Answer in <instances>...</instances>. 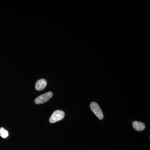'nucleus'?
<instances>
[{
  "mask_svg": "<svg viewBox=\"0 0 150 150\" xmlns=\"http://www.w3.org/2000/svg\"><path fill=\"white\" fill-rule=\"evenodd\" d=\"M64 116L65 113L64 111L61 110H56L53 112L49 118V122L51 123H56L62 120Z\"/></svg>",
  "mask_w": 150,
  "mask_h": 150,
  "instance_id": "f257e3e1",
  "label": "nucleus"
},
{
  "mask_svg": "<svg viewBox=\"0 0 150 150\" xmlns=\"http://www.w3.org/2000/svg\"><path fill=\"white\" fill-rule=\"evenodd\" d=\"M53 95V93L52 92H48L38 97L35 98L34 101L36 104H43L51 99Z\"/></svg>",
  "mask_w": 150,
  "mask_h": 150,
  "instance_id": "f03ea898",
  "label": "nucleus"
},
{
  "mask_svg": "<svg viewBox=\"0 0 150 150\" xmlns=\"http://www.w3.org/2000/svg\"><path fill=\"white\" fill-rule=\"evenodd\" d=\"M91 109L100 120H102L103 118V114L99 105L96 102H93L91 103Z\"/></svg>",
  "mask_w": 150,
  "mask_h": 150,
  "instance_id": "7ed1b4c3",
  "label": "nucleus"
},
{
  "mask_svg": "<svg viewBox=\"0 0 150 150\" xmlns=\"http://www.w3.org/2000/svg\"><path fill=\"white\" fill-rule=\"evenodd\" d=\"M47 81L44 79H40L36 82L35 84V89L38 91L43 90L47 86Z\"/></svg>",
  "mask_w": 150,
  "mask_h": 150,
  "instance_id": "20e7f679",
  "label": "nucleus"
},
{
  "mask_svg": "<svg viewBox=\"0 0 150 150\" xmlns=\"http://www.w3.org/2000/svg\"><path fill=\"white\" fill-rule=\"evenodd\" d=\"M133 126L135 130L139 131H143L146 128L144 123L137 121L133 122Z\"/></svg>",
  "mask_w": 150,
  "mask_h": 150,
  "instance_id": "39448f33",
  "label": "nucleus"
},
{
  "mask_svg": "<svg viewBox=\"0 0 150 150\" xmlns=\"http://www.w3.org/2000/svg\"><path fill=\"white\" fill-rule=\"evenodd\" d=\"M8 131L3 127L0 128V136H1L4 139H6L8 137Z\"/></svg>",
  "mask_w": 150,
  "mask_h": 150,
  "instance_id": "423d86ee",
  "label": "nucleus"
}]
</instances>
